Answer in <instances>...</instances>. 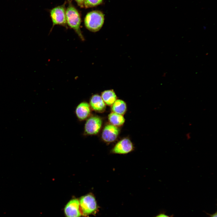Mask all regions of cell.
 I'll return each instance as SVG.
<instances>
[{
  "label": "cell",
  "instance_id": "6da1fadb",
  "mask_svg": "<svg viewBox=\"0 0 217 217\" xmlns=\"http://www.w3.org/2000/svg\"><path fill=\"white\" fill-rule=\"evenodd\" d=\"M68 1V5L66 9L67 24L75 31L81 40L84 41V38L80 28L81 20L80 13L71 1Z\"/></svg>",
  "mask_w": 217,
  "mask_h": 217
},
{
  "label": "cell",
  "instance_id": "7a4b0ae2",
  "mask_svg": "<svg viewBox=\"0 0 217 217\" xmlns=\"http://www.w3.org/2000/svg\"><path fill=\"white\" fill-rule=\"evenodd\" d=\"M103 13L99 10H94L88 13L84 19L86 28L90 31L96 32L102 27L104 23Z\"/></svg>",
  "mask_w": 217,
  "mask_h": 217
},
{
  "label": "cell",
  "instance_id": "3957f363",
  "mask_svg": "<svg viewBox=\"0 0 217 217\" xmlns=\"http://www.w3.org/2000/svg\"><path fill=\"white\" fill-rule=\"evenodd\" d=\"M81 215L86 216L94 213L97 208L96 199L91 193L81 197L79 199Z\"/></svg>",
  "mask_w": 217,
  "mask_h": 217
},
{
  "label": "cell",
  "instance_id": "277c9868",
  "mask_svg": "<svg viewBox=\"0 0 217 217\" xmlns=\"http://www.w3.org/2000/svg\"><path fill=\"white\" fill-rule=\"evenodd\" d=\"M66 2L65 1L63 5L55 7L50 10V16L52 23L51 29L55 25L67 27L65 8Z\"/></svg>",
  "mask_w": 217,
  "mask_h": 217
},
{
  "label": "cell",
  "instance_id": "5b68a950",
  "mask_svg": "<svg viewBox=\"0 0 217 217\" xmlns=\"http://www.w3.org/2000/svg\"><path fill=\"white\" fill-rule=\"evenodd\" d=\"M134 147L131 140L127 137L118 141L112 148L110 152L112 154H126L132 152Z\"/></svg>",
  "mask_w": 217,
  "mask_h": 217
},
{
  "label": "cell",
  "instance_id": "8992f818",
  "mask_svg": "<svg viewBox=\"0 0 217 217\" xmlns=\"http://www.w3.org/2000/svg\"><path fill=\"white\" fill-rule=\"evenodd\" d=\"M102 124V119L97 116H92L86 120L84 126V133L87 135H95L99 131Z\"/></svg>",
  "mask_w": 217,
  "mask_h": 217
},
{
  "label": "cell",
  "instance_id": "52a82bcc",
  "mask_svg": "<svg viewBox=\"0 0 217 217\" xmlns=\"http://www.w3.org/2000/svg\"><path fill=\"white\" fill-rule=\"evenodd\" d=\"M119 133L120 129L118 127L111 124H107L103 130L101 138L105 142L111 143L117 140Z\"/></svg>",
  "mask_w": 217,
  "mask_h": 217
},
{
  "label": "cell",
  "instance_id": "ba28073f",
  "mask_svg": "<svg viewBox=\"0 0 217 217\" xmlns=\"http://www.w3.org/2000/svg\"><path fill=\"white\" fill-rule=\"evenodd\" d=\"M64 211L66 217H80L81 214L79 200L73 198L69 200L65 206Z\"/></svg>",
  "mask_w": 217,
  "mask_h": 217
},
{
  "label": "cell",
  "instance_id": "9c48e42d",
  "mask_svg": "<svg viewBox=\"0 0 217 217\" xmlns=\"http://www.w3.org/2000/svg\"><path fill=\"white\" fill-rule=\"evenodd\" d=\"M90 107L88 103L82 102L77 107L75 113L77 118L80 120L87 118L90 113Z\"/></svg>",
  "mask_w": 217,
  "mask_h": 217
},
{
  "label": "cell",
  "instance_id": "30bf717a",
  "mask_svg": "<svg viewBox=\"0 0 217 217\" xmlns=\"http://www.w3.org/2000/svg\"><path fill=\"white\" fill-rule=\"evenodd\" d=\"M90 105L92 109L98 112L103 111L106 108L105 104L101 96L97 94L92 96L90 100Z\"/></svg>",
  "mask_w": 217,
  "mask_h": 217
},
{
  "label": "cell",
  "instance_id": "8fae6325",
  "mask_svg": "<svg viewBox=\"0 0 217 217\" xmlns=\"http://www.w3.org/2000/svg\"><path fill=\"white\" fill-rule=\"evenodd\" d=\"M101 97L107 105H112L116 100V95L113 90H106L102 93Z\"/></svg>",
  "mask_w": 217,
  "mask_h": 217
},
{
  "label": "cell",
  "instance_id": "7c38bea8",
  "mask_svg": "<svg viewBox=\"0 0 217 217\" xmlns=\"http://www.w3.org/2000/svg\"><path fill=\"white\" fill-rule=\"evenodd\" d=\"M111 109L113 112L123 115L126 111V104L122 100L116 99L112 105Z\"/></svg>",
  "mask_w": 217,
  "mask_h": 217
},
{
  "label": "cell",
  "instance_id": "4fadbf2b",
  "mask_svg": "<svg viewBox=\"0 0 217 217\" xmlns=\"http://www.w3.org/2000/svg\"><path fill=\"white\" fill-rule=\"evenodd\" d=\"M108 119L111 124L117 127L122 125L125 122L122 115L113 112L108 115Z\"/></svg>",
  "mask_w": 217,
  "mask_h": 217
},
{
  "label": "cell",
  "instance_id": "5bb4252c",
  "mask_svg": "<svg viewBox=\"0 0 217 217\" xmlns=\"http://www.w3.org/2000/svg\"><path fill=\"white\" fill-rule=\"evenodd\" d=\"M103 0H85L84 7L86 8H92L101 4Z\"/></svg>",
  "mask_w": 217,
  "mask_h": 217
},
{
  "label": "cell",
  "instance_id": "9a60e30c",
  "mask_svg": "<svg viewBox=\"0 0 217 217\" xmlns=\"http://www.w3.org/2000/svg\"><path fill=\"white\" fill-rule=\"evenodd\" d=\"M77 5L81 8L84 7V3L85 0H74Z\"/></svg>",
  "mask_w": 217,
  "mask_h": 217
},
{
  "label": "cell",
  "instance_id": "2e32d148",
  "mask_svg": "<svg viewBox=\"0 0 217 217\" xmlns=\"http://www.w3.org/2000/svg\"><path fill=\"white\" fill-rule=\"evenodd\" d=\"M185 137L187 140H189L191 138V135L190 133H187L185 135Z\"/></svg>",
  "mask_w": 217,
  "mask_h": 217
},
{
  "label": "cell",
  "instance_id": "e0dca14e",
  "mask_svg": "<svg viewBox=\"0 0 217 217\" xmlns=\"http://www.w3.org/2000/svg\"><path fill=\"white\" fill-rule=\"evenodd\" d=\"M156 217H169L168 216L164 214H160L157 215Z\"/></svg>",
  "mask_w": 217,
  "mask_h": 217
},
{
  "label": "cell",
  "instance_id": "ac0fdd59",
  "mask_svg": "<svg viewBox=\"0 0 217 217\" xmlns=\"http://www.w3.org/2000/svg\"><path fill=\"white\" fill-rule=\"evenodd\" d=\"M211 217H217V213L216 212L215 214L212 215Z\"/></svg>",
  "mask_w": 217,
  "mask_h": 217
}]
</instances>
